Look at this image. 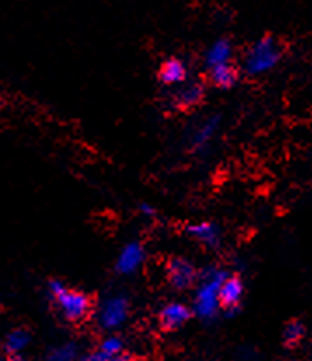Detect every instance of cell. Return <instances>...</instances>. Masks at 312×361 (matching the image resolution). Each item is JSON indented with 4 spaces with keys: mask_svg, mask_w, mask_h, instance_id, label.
<instances>
[{
    "mask_svg": "<svg viewBox=\"0 0 312 361\" xmlns=\"http://www.w3.org/2000/svg\"><path fill=\"white\" fill-rule=\"evenodd\" d=\"M304 337H306V325H304L302 322H299V319L289 322L288 325L285 326V331H282V341H285V344L289 345V348L300 344Z\"/></svg>",
    "mask_w": 312,
    "mask_h": 361,
    "instance_id": "cell-18",
    "label": "cell"
},
{
    "mask_svg": "<svg viewBox=\"0 0 312 361\" xmlns=\"http://www.w3.org/2000/svg\"><path fill=\"white\" fill-rule=\"evenodd\" d=\"M185 232L197 243L209 250H216L222 245V231L215 222H197L187 224Z\"/></svg>",
    "mask_w": 312,
    "mask_h": 361,
    "instance_id": "cell-10",
    "label": "cell"
},
{
    "mask_svg": "<svg viewBox=\"0 0 312 361\" xmlns=\"http://www.w3.org/2000/svg\"><path fill=\"white\" fill-rule=\"evenodd\" d=\"M209 70V80H211L213 86H216L218 90H230L234 84L239 79V72L234 65L229 63H220L211 66Z\"/></svg>",
    "mask_w": 312,
    "mask_h": 361,
    "instance_id": "cell-14",
    "label": "cell"
},
{
    "mask_svg": "<svg viewBox=\"0 0 312 361\" xmlns=\"http://www.w3.org/2000/svg\"><path fill=\"white\" fill-rule=\"evenodd\" d=\"M232 42L229 39L215 40L204 54V65L211 68V66L220 63H229L232 60Z\"/></svg>",
    "mask_w": 312,
    "mask_h": 361,
    "instance_id": "cell-15",
    "label": "cell"
},
{
    "mask_svg": "<svg viewBox=\"0 0 312 361\" xmlns=\"http://www.w3.org/2000/svg\"><path fill=\"white\" fill-rule=\"evenodd\" d=\"M32 334L27 329H14L4 338V353L9 358H21L25 351L30 348Z\"/></svg>",
    "mask_w": 312,
    "mask_h": 361,
    "instance_id": "cell-13",
    "label": "cell"
},
{
    "mask_svg": "<svg viewBox=\"0 0 312 361\" xmlns=\"http://www.w3.org/2000/svg\"><path fill=\"white\" fill-rule=\"evenodd\" d=\"M47 292L65 322L80 323L93 311L91 297L80 290L68 288L61 279H49Z\"/></svg>",
    "mask_w": 312,
    "mask_h": 361,
    "instance_id": "cell-2",
    "label": "cell"
},
{
    "mask_svg": "<svg viewBox=\"0 0 312 361\" xmlns=\"http://www.w3.org/2000/svg\"><path fill=\"white\" fill-rule=\"evenodd\" d=\"M220 126V117L218 116H213L209 119L204 121L203 124H199L196 131L192 133L190 136V147L194 150H203L204 147L209 145V142L213 140V136L216 135V130Z\"/></svg>",
    "mask_w": 312,
    "mask_h": 361,
    "instance_id": "cell-16",
    "label": "cell"
},
{
    "mask_svg": "<svg viewBox=\"0 0 312 361\" xmlns=\"http://www.w3.org/2000/svg\"><path fill=\"white\" fill-rule=\"evenodd\" d=\"M244 297V283L239 276H227L220 285L218 300L220 307L227 309V311H236L239 307L241 300Z\"/></svg>",
    "mask_w": 312,
    "mask_h": 361,
    "instance_id": "cell-9",
    "label": "cell"
},
{
    "mask_svg": "<svg viewBox=\"0 0 312 361\" xmlns=\"http://www.w3.org/2000/svg\"><path fill=\"white\" fill-rule=\"evenodd\" d=\"M146 260V250L139 241H130L120 248L116 260V272L120 276H133Z\"/></svg>",
    "mask_w": 312,
    "mask_h": 361,
    "instance_id": "cell-6",
    "label": "cell"
},
{
    "mask_svg": "<svg viewBox=\"0 0 312 361\" xmlns=\"http://www.w3.org/2000/svg\"><path fill=\"white\" fill-rule=\"evenodd\" d=\"M229 276V272L220 271V269L208 267L203 274L197 276L199 285H197L196 293L192 298V312L199 322L209 323L218 316L220 312V300L218 292L220 285L223 279Z\"/></svg>",
    "mask_w": 312,
    "mask_h": 361,
    "instance_id": "cell-1",
    "label": "cell"
},
{
    "mask_svg": "<svg viewBox=\"0 0 312 361\" xmlns=\"http://www.w3.org/2000/svg\"><path fill=\"white\" fill-rule=\"evenodd\" d=\"M197 276H199V271L196 265L183 257H173L166 265V279L176 292H185L192 288L197 283Z\"/></svg>",
    "mask_w": 312,
    "mask_h": 361,
    "instance_id": "cell-5",
    "label": "cell"
},
{
    "mask_svg": "<svg viewBox=\"0 0 312 361\" xmlns=\"http://www.w3.org/2000/svg\"><path fill=\"white\" fill-rule=\"evenodd\" d=\"M187 77H189L187 65L178 58H170L159 68V80L164 86H180V84L185 82Z\"/></svg>",
    "mask_w": 312,
    "mask_h": 361,
    "instance_id": "cell-12",
    "label": "cell"
},
{
    "mask_svg": "<svg viewBox=\"0 0 312 361\" xmlns=\"http://www.w3.org/2000/svg\"><path fill=\"white\" fill-rule=\"evenodd\" d=\"M126 353V344H124L123 337L117 334L106 335L104 341L98 344L96 351L93 355L86 356L89 361H119V360H131L130 355Z\"/></svg>",
    "mask_w": 312,
    "mask_h": 361,
    "instance_id": "cell-8",
    "label": "cell"
},
{
    "mask_svg": "<svg viewBox=\"0 0 312 361\" xmlns=\"http://www.w3.org/2000/svg\"><path fill=\"white\" fill-rule=\"evenodd\" d=\"M131 314V302L126 295L113 293L104 298L98 307L96 319L98 325L105 331H117L126 325Z\"/></svg>",
    "mask_w": 312,
    "mask_h": 361,
    "instance_id": "cell-4",
    "label": "cell"
},
{
    "mask_svg": "<svg viewBox=\"0 0 312 361\" xmlns=\"http://www.w3.org/2000/svg\"><path fill=\"white\" fill-rule=\"evenodd\" d=\"M51 361H73L79 358V344L77 342H65V344L56 345L46 356Z\"/></svg>",
    "mask_w": 312,
    "mask_h": 361,
    "instance_id": "cell-17",
    "label": "cell"
},
{
    "mask_svg": "<svg viewBox=\"0 0 312 361\" xmlns=\"http://www.w3.org/2000/svg\"><path fill=\"white\" fill-rule=\"evenodd\" d=\"M138 212L142 213L143 216H146V219H154V216H157V209L154 208L152 204H149V202H142V204L138 206Z\"/></svg>",
    "mask_w": 312,
    "mask_h": 361,
    "instance_id": "cell-19",
    "label": "cell"
},
{
    "mask_svg": "<svg viewBox=\"0 0 312 361\" xmlns=\"http://www.w3.org/2000/svg\"><path fill=\"white\" fill-rule=\"evenodd\" d=\"M192 318V307L178 300L168 302L159 311V325L164 331H175L183 329Z\"/></svg>",
    "mask_w": 312,
    "mask_h": 361,
    "instance_id": "cell-7",
    "label": "cell"
},
{
    "mask_svg": "<svg viewBox=\"0 0 312 361\" xmlns=\"http://www.w3.org/2000/svg\"><path fill=\"white\" fill-rule=\"evenodd\" d=\"M281 60V46L274 37H262L256 40L244 58V70L248 75H262L270 72Z\"/></svg>",
    "mask_w": 312,
    "mask_h": 361,
    "instance_id": "cell-3",
    "label": "cell"
},
{
    "mask_svg": "<svg viewBox=\"0 0 312 361\" xmlns=\"http://www.w3.org/2000/svg\"><path fill=\"white\" fill-rule=\"evenodd\" d=\"M180 86L182 87H178L175 93V105L178 109H194L204 99V86L197 80H194V82H187L185 80Z\"/></svg>",
    "mask_w": 312,
    "mask_h": 361,
    "instance_id": "cell-11",
    "label": "cell"
}]
</instances>
